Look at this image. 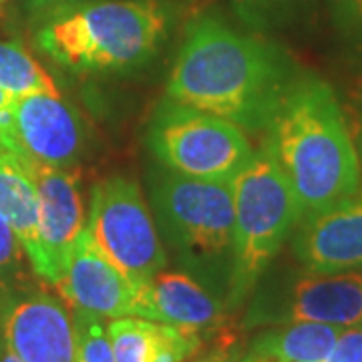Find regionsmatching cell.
I'll list each match as a JSON object with an SVG mask.
<instances>
[{
	"instance_id": "cell-1",
	"label": "cell",
	"mask_w": 362,
	"mask_h": 362,
	"mask_svg": "<svg viewBox=\"0 0 362 362\" xmlns=\"http://www.w3.org/2000/svg\"><path fill=\"white\" fill-rule=\"evenodd\" d=\"M284 57L218 18L189 26L168 78V99L221 117L240 129H266L290 87Z\"/></svg>"
},
{
	"instance_id": "cell-2",
	"label": "cell",
	"mask_w": 362,
	"mask_h": 362,
	"mask_svg": "<svg viewBox=\"0 0 362 362\" xmlns=\"http://www.w3.org/2000/svg\"><path fill=\"white\" fill-rule=\"evenodd\" d=\"M266 133L264 149L296 195L302 218L361 194V163L346 115L324 81H292Z\"/></svg>"
},
{
	"instance_id": "cell-3",
	"label": "cell",
	"mask_w": 362,
	"mask_h": 362,
	"mask_svg": "<svg viewBox=\"0 0 362 362\" xmlns=\"http://www.w3.org/2000/svg\"><path fill=\"white\" fill-rule=\"evenodd\" d=\"M165 33L156 0H89L40 18L37 47L71 73H123L153 59Z\"/></svg>"
},
{
	"instance_id": "cell-4",
	"label": "cell",
	"mask_w": 362,
	"mask_h": 362,
	"mask_svg": "<svg viewBox=\"0 0 362 362\" xmlns=\"http://www.w3.org/2000/svg\"><path fill=\"white\" fill-rule=\"evenodd\" d=\"M233 247L228 306H238L258 286L290 232L302 220L294 192L266 149L254 151L232 177Z\"/></svg>"
},
{
	"instance_id": "cell-5",
	"label": "cell",
	"mask_w": 362,
	"mask_h": 362,
	"mask_svg": "<svg viewBox=\"0 0 362 362\" xmlns=\"http://www.w3.org/2000/svg\"><path fill=\"white\" fill-rule=\"evenodd\" d=\"M159 235L199 276L228 288L233 247L232 180H197L169 171L156 181ZM228 294V290H226Z\"/></svg>"
},
{
	"instance_id": "cell-6",
	"label": "cell",
	"mask_w": 362,
	"mask_h": 362,
	"mask_svg": "<svg viewBox=\"0 0 362 362\" xmlns=\"http://www.w3.org/2000/svg\"><path fill=\"white\" fill-rule=\"evenodd\" d=\"M147 143L163 168L197 180H232L254 156L244 129L171 99L157 107Z\"/></svg>"
},
{
	"instance_id": "cell-7",
	"label": "cell",
	"mask_w": 362,
	"mask_h": 362,
	"mask_svg": "<svg viewBox=\"0 0 362 362\" xmlns=\"http://www.w3.org/2000/svg\"><path fill=\"white\" fill-rule=\"evenodd\" d=\"M85 226L105 256L135 286L165 270V247L135 181L123 175L99 181L90 192Z\"/></svg>"
},
{
	"instance_id": "cell-8",
	"label": "cell",
	"mask_w": 362,
	"mask_h": 362,
	"mask_svg": "<svg viewBox=\"0 0 362 362\" xmlns=\"http://www.w3.org/2000/svg\"><path fill=\"white\" fill-rule=\"evenodd\" d=\"M290 322L362 326V268L330 274L306 270L284 288L256 294L246 316L247 326Z\"/></svg>"
},
{
	"instance_id": "cell-9",
	"label": "cell",
	"mask_w": 362,
	"mask_h": 362,
	"mask_svg": "<svg viewBox=\"0 0 362 362\" xmlns=\"http://www.w3.org/2000/svg\"><path fill=\"white\" fill-rule=\"evenodd\" d=\"M35 278L0 288V338L23 362H75L73 310Z\"/></svg>"
},
{
	"instance_id": "cell-10",
	"label": "cell",
	"mask_w": 362,
	"mask_h": 362,
	"mask_svg": "<svg viewBox=\"0 0 362 362\" xmlns=\"http://www.w3.org/2000/svg\"><path fill=\"white\" fill-rule=\"evenodd\" d=\"M0 147L40 165L77 168L85 125L61 93L16 97L0 113Z\"/></svg>"
},
{
	"instance_id": "cell-11",
	"label": "cell",
	"mask_w": 362,
	"mask_h": 362,
	"mask_svg": "<svg viewBox=\"0 0 362 362\" xmlns=\"http://www.w3.org/2000/svg\"><path fill=\"white\" fill-rule=\"evenodd\" d=\"M21 161L30 173L39 195V256L33 264V272L42 284L54 288L87 221L78 173L75 168Z\"/></svg>"
},
{
	"instance_id": "cell-12",
	"label": "cell",
	"mask_w": 362,
	"mask_h": 362,
	"mask_svg": "<svg viewBox=\"0 0 362 362\" xmlns=\"http://www.w3.org/2000/svg\"><path fill=\"white\" fill-rule=\"evenodd\" d=\"M54 290L71 310L111 320L133 316L137 300V286L105 256L87 226L77 238Z\"/></svg>"
},
{
	"instance_id": "cell-13",
	"label": "cell",
	"mask_w": 362,
	"mask_h": 362,
	"mask_svg": "<svg viewBox=\"0 0 362 362\" xmlns=\"http://www.w3.org/2000/svg\"><path fill=\"white\" fill-rule=\"evenodd\" d=\"M292 246L308 272L330 274L362 268V195L302 218Z\"/></svg>"
},
{
	"instance_id": "cell-14",
	"label": "cell",
	"mask_w": 362,
	"mask_h": 362,
	"mask_svg": "<svg viewBox=\"0 0 362 362\" xmlns=\"http://www.w3.org/2000/svg\"><path fill=\"white\" fill-rule=\"evenodd\" d=\"M133 316L202 334L220 328L226 306L189 272L161 270L137 286Z\"/></svg>"
},
{
	"instance_id": "cell-15",
	"label": "cell",
	"mask_w": 362,
	"mask_h": 362,
	"mask_svg": "<svg viewBox=\"0 0 362 362\" xmlns=\"http://www.w3.org/2000/svg\"><path fill=\"white\" fill-rule=\"evenodd\" d=\"M107 334L115 362H185L202 346L199 332L139 316L113 318Z\"/></svg>"
},
{
	"instance_id": "cell-16",
	"label": "cell",
	"mask_w": 362,
	"mask_h": 362,
	"mask_svg": "<svg viewBox=\"0 0 362 362\" xmlns=\"http://www.w3.org/2000/svg\"><path fill=\"white\" fill-rule=\"evenodd\" d=\"M0 216L18 235L33 268L39 256V195L30 173L11 151H0Z\"/></svg>"
},
{
	"instance_id": "cell-17",
	"label": "cell",
	"mask_w": 362,
	"mask_h": 362,
	"mask_svg": "<svg viewBox=\"0 0 362 362\" xmlns=\"http://www.w3.org/2000/svg\"><path fill=\"white\" fill-rule=\"evenodd\" d=\"M344 328L318 322H290L266 328L247 352L270 362H322Z\"/></svg>"
},
{
	"instance_id": "cell-18",
	"label": "cell",
	"mask_w": 362,
	"mask_h": 362,
	"mask_svg": "<svg viewBox=\"0 0 362 362\" xmlns=\"http://www.w3.org/2000/svg\"><path fill=\"white\" fill-rule=\"evenodd\" d=\"M0 89L13 99L35 93L59 95L51 75L21 42L13 40H0Z\"/></svg>"
},
{
	"instance_id": "cell-19",
	"label": "cell",
	"mask_w": 362,
	"mask_h": 362,
	"mask_svg": "<svg viewBox=\"0 0 362 362\" xmlns=\"http://www.w3.org/2000/svg\"><path fill=\"white\" fill-rule=\"evenodd\" d=\"M77 352L75 362H115L103 318L89 312L73 310Z\"/></svg>"
},
{
	"instance_id": "cell-20",
	"label": "cell",
	"mask_w": 362,
	"mask_h": 362,
	"mask_svg": "<svg viewBox=\"0 0 362 362\" xmlns=\"http://www.w3.org/2000/svg\"><path fill=\"white\" fill-rule=\"evenodd\" d=\"M30 262L11 223L0 216V288L23 284L28 278ZM33 270V268H30Z\"/></svg>"
},
{
	"instance_id": "cell-21",
	"label": "cell",
	"mask_w": 362,
	"mask_h": 362,
	"mask_svg": "<svg viewBox=\"0 0 362 362\" xmlns=\"http://www.w3.org/2000/svg\"><path fill=\"white\" fill-rule=\"evenodd\" d=\"M330 6L344 37L362 51V0H330Z\"/></svg>"
},
{
	"instance_id": "cell-22",
	"label": "cell",
	"mask_w": 362,
	"mask_h": 362,
	"mask_svg": "<svg viewBox=\"0 0 362 362\" xmlns=\"http://www.w3.org/2000/svg\"><path fill=\"white\" fill-rule=\"evenodd\" d=\"M322 362H362V328H344Z\"/></svg>"
},
{
	"instance_id": "cell-23",
	"label": "cell",
	"mask_w": 362,
	"mask_h": 362,
	"mask_svg": "<svg viewBox=\"0 0 362 362\" xmlns=\"http://www.w3.org/2000/svg\"><path fill=\"white\" fill-rule=\"evenodd\" d=\"M235 11L247 23H266L274 14H278L290 0H232Z\"/></svg>"
},
{
	"instance_id": "cell-24",
	"label": "cell",
	"mask_w": 362,
	"mask_h": 362,
	"mask_svg": "<svg viewBox=\"0 0 362 362\" xmlns=\"http://www.w3.org/2000/svg\"><path fill=\"white\" fill-rule=\"evenodd\" d=\"M346 123H349L350 137H352V143H354V149H356V156H358V163H361L362 173V85L352 95V101L349 103Z\"/></svg>"
},
{
	"instance_id": "cell-25",
	"label": "cell",
	"mask_w": 362,
	"mask_h": 362,
	"mask_svg": "<svg viewBox=\"0 0 362 362\" xmlns=\"http://www.w3.org/2000/svg\"><path fill=\"white\" fill-rule=\"evenodd\" d=\"M78 2H89V0H28V13L39 23L47 14L71 6V4H78Z\"/></svg>"
},
{
	"instance_id": "cell-26",
	"label": "cell",
	"mask_w": 362,
	"mask_h": 362,
	"mask_svg": "<svg viewBox=\"0 0 362 362\" xmlns=\"http://www.w3.org/2000/svg\"><path fill=\"white\" fill-rule=\"evenodd\" d=\"M0 362H23L18 356H16V354H14L13 350L4 344V340H2V338H0Z\"/></svg>"
},
{
	"instance_id": "cell-27",
	"label": "cell",
	"mask_w": 362,
	"mask_h": 362,
	"mask_svg": "<svg viewBox=\"0 0 362 362\" xmlns=\"http://www.w3.org/2000/svg\"><path fill=\"white\" fill-rule=\"evenodd\" d=\"M197 362H238L235 358H232L230 354H226V352H211L209 356H206V358H202V361Z\"/></svg>"
},
{
	"instance_id": "cell-28",
	"label": "cell",
	"mask_w": 362,
	"mask_h": 362,
	"mask_svg": "<svg viewBox=\"0 0 362 362\" xmlns=\"http://www.w3.org/2000/svg\"><path fill=\"white\" fill-rule=\"evenodd\" d=\"M11 101H13V97H8V95H6L4 90L0 89V113H2V111H4V109H6V107L11 105Z\"/></svg>"
},
{
	"instance_id": "cell-29",
	"label": "cell",
	"mask_w": 362,
	"mask_h": 362,
	"mask_svg": "<svg viewBox=\"0 0 362 362\" xmlns=\"http://www.w3.org/2000/svg\"><path fill=\"white\" fill-rule=\"evenodd\" d=\"M0 151H4V149H2V147H0Z\"/></svg>"
},
{
	"instance_id": "cell-30",
	"label": "cell",
	"mask_w": 362,
	"mask_h": 362,
	"mask_svg": "<svg viewBox=\"0 0 362 362\" xmlns=\"http://www.w3.org/2000/svg\"><path fill=\"white\" fill-rule=\"evenodd\" d=\"M0 4H2V0H0Z\"/></svg>"
}]
</instances>
